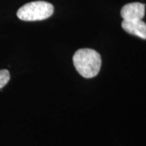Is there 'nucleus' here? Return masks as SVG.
Returning <instances> with one entry per match:
<instances>
[{
    "instance_id": "2",
    "label": "nucleus",
    "mask_w": 146,
    "mask_h": 146,
    "mask_svg": "<svg viewBox=\"0 0 146 146\" xmlns=\"http://www.w3.org/2000/svg\"><path fill=\"white\" fill-rule=\"evenodd\" d=\"M52 3L44 1H33L23 5L17 12V16L24 21H43L54 13Z\"/></svg>"
},
{
    "instance_id": "3",
    "label": "nucleus",
    "mask_w": 146,
    "mask_h": 146,
    "mask_svg": "<svg viewBox=\"0 0 146 146\" xmlns=\"http://www.w3.org/2000/svg\"><path fill=\"white\" fill-rule=\"evenodd\" d=\"M125 21H139L145 16V5L141 3L134 2L124 5L120 12Z\"/></svg>"
},
{
    "instance_id": "4",
    "label": "nucleus",
    "mask_w": 146,
    "mask_h": 146,
    "mask_svg": "<svg viewBox=\"0 0 146 146\" xmlns=\"http://www.w3.org/2000/svg\"><path fill=\"white\" fill-rule=\"evenodd\" d=\"M122 27L128 33L137 36L143 39H146V24L139 21H124L122 23Z\"/></svg>"
},
{
    "instance_id": "5",
    "label": "nucleus",
    "mask_w": 146,
    "mask_h": 146,
    "mask_svg": "<svg viewBox=\"0 0 146 146\" xmlns=\"http://www.w3.org/2000/svg\"><path fill=\"white\" fill-rule=\"evenodd\" d=\"M10 78V72L8 70H0V89L7 85Z\"/></svg>"
},
{
    "instance_id": "1",
    "label": "nucleus",
    "mask_w": 146,
    "mask_h": 146,
    "mask_svg": "<svg viewBox=\"0 0 146 146\" xmlns=\"http://www.w3.org/2000/svg\"><path fill=\"white\" fill-rule=\"evenodd\" d=\"M76 70L83 77L90 78L98 75L102 65L101 56L92 49L84 48L76 51L73 56Z\"/></svg>"
}]
</instances>
